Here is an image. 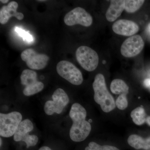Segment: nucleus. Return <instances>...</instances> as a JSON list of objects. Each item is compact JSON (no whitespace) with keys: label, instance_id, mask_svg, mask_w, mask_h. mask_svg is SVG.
Returning <instances> with one entry per match:
<instances>
[{"label":"nucleus","instance_id":"nucleus-1","mask_svg":"<svg viewBox=\"0 0 150 150\" xmlns=\"http://www.w3.org/2000/svg\"><path fill=\"white\" fill-rule=\"evenodd\" d=\"M86 110L82 105L77 103L72 105L69 112L70 118L73 121L69 135L74 142H83L91 131V125L86 120Z\"/></svg>","mask_w":150,"mask_h":150},{"label":"nucleus","instance_id":"nucleus-2","mask_svg":"<svg viewBox=\"0 0 150 150\" xmlns=\"http://www.w3.org/2000/svg\"><path fill=\"white\" fill-rule=\"evenodd\" d=\"M93 87L94 92V99L100 105L103 111L109 112L114 110L116 106L115 102L108 89L103 75L98 74L96 76Z\"/></svg>","mask_w":150,"mask_h":150},{"label":"nucleus","instance_id":"nucleus-3","mask_svg":"<svg viewBox=\"0 0 150 150\" xmlns=\"http://www.w3.org/2000/svg\"><path fill=\"white\" fill-rule=\"evenodd\" d=\"M22 115L20 112L13 111L8 113H0V135L8 138L15 134L21 122Z\"/></svg>","mask_w":150,"mask_h":150},{"label":"nucleus","instance_id":"nucleus-4","mask_svg":"<svg viewBox=\"0 0 150 150\" xmlns=\"http://www.w3.org/2000/svg\"><path fill=\"white\" fill-rule=\"evenodd\" d=\"M76 58L81 67L88 71H94L99 63V57L96 52L87 46H81L76 52Z\"/></svg>","mask_w":150,"mask_h":150},{"label":"nucleus","instance_id":"nucleus-5","mask_svg":"<svg viewBox=\"0 0 150 150\" xmlns=\"http://www.w3.org/2000/svg\"><path fill=\"white\" fill-rule=\"evenodd\" d=\"M57 73L61 77L74 85H80L83 82L82 74L72 63L61 61L56 66Z\"/></svg>","mask_w":150,"mask_h":150},{"label":"nucleus","instance_id":"nucleus-6","mask_svg":"<svg viewBox=\"0 0 150 150\" xmlns=\"http://www.w3.org/2000/svg\"><path fill=\"white\" fill-rule=\"evenodd\" d=\"M53 100L46 101L44 105V111L47 115H51L56 112L62 113L65 106L69 102V98L66 92L61 88L57 89L52 95Z\"/></svg>","mask_w":150,"mask_h":150},{"label":"nucleus","instance_id":"nucleus-7","mask_svg":"<svg viewBox=\"0 0 150 150\" xmlns=\"http://www.w3.org/2000/svg\"><path fill=\"white\" fill-rule=\"evenodd\" d=\"M64 21L68 26L80 24L85 27H89L92 24L93 18L84 9L77 7L65 15Z\"/></svg>","mask_w":150,"mask_h":150},{"label":"nucleus","instance_id":"nucleus-8","mask_svg":"<svg viewBox=\"0 0 150 150\" xmlns=\"http://www.w3.org/2000/svg\"><path fill=\"white\" fill-rule=\"evenodd\" d=\"M21 58L28 67L34 70L44 69L48 64L49 58L47 55L38 54L34 49L28 48L22 52Z\"/></svg>","mask_w":150,"mask_h":150},{"label":"nucleus","instance_id":"nucleus-9","mask_svg":"<svg viewBox=\"0 0 150 150\" xmlns=\"http://www.w3.org/2000/svg\"><path fill=\"white\" fill-rule=\"evenodd\" d=\"M144 46V40L140 35H132L123 42L121 48V53L124 57L130 58L140 54Z\"/></svg>","mask_w":150,"mask_h":150},{"label":"nucleus","instance_id":"nucleus-10","mask_svg":"<svg viewBox=\"0 0 150 150\" xmlns=\"http://www.w3.org/2000/svg\"><path fill=\"white\" fill-rule=\"evenodd\" d=\"M112 30L118 35L131 36L137 33L139 27L134 22L126 19H121L115 22L112 25Z\"/></svg>","mask_w":150,"mask_h":150},{"label":"nucleus","instance_id":"nucleus-11","mask_svg":"<svg viewBox=\"0 0 150 150\" xmlns=\"http://www.w3.org/2000/svg\"><path fill=\"white\" fill-rule=\"evenodd\" d=\"M18 4L15 1H11L7 6H3L0 10V23L6 24L10 18L14 16L19 20H22L24 18L23 14L17 11Z\"/></svg>","mask_w":150,"mask_h":150},{"label":"nucleus","instance_id":"nucleus-12","mask_svg":"<svg viewBox=\"0 0 150 150\" xmlns=\"http://www.w3.org/2000/svg\"><path fill=\"white\" fill-rule=\"evenodd\" d=\"M110 1V5L105 13V17L108 21L111 22L115 21L125 10V1L111 0Z\"/></svg>","mask_w":150,"mask_h":150},{"label":"nucleus","instance_id":"nucleus-13","mask_svg":"<svg viewBox=\"0 0 150 150\" xmlns=\"http://www.w3.org/2000/svg\"><path fill=\"white\" fill-rule=\"evenodd\" d=\"M33 129V124L30 120L28 119L23 120L20 123L14 135V140L17 142H23Z\"/></svg>","mask_w":150,"mask_h":150},{"label":"nucleus","instance_id":"nucleus-14","mask_svg":"<svg viewBox=\"0 0 150 150\" xmlns=\"http://www.w3.org/2000/svg\"><path fill=\"white\" fill-rule=\"evenodd\" d=\"M128 143L132 147L136 149H150V137L144 138L137 134H133L129 136Z\"/></svg>","mask_w":150,"mask_h":150},{"label":"nucleus","instance_id":"nucleus-15","mask_svg":"<svg viewBox=\"0 0 150 150\" xmlns=\"http://www.w3.org/2000/svg\"><path fill=\"white\" fill-rule=\"evenodd\" d=\"M111 92L115 94L127 95L129 92V87L120 79H115L111 82L110 85Z\"/></svg>","mask_w":150,"mask_h":150},{"label":"nucleus","instance_id":"nucleus-16","mask_svg":"<svg viewBox=\"0 0 150 150\" xmlns=\"http://www.w3.org/2000/svg\"><path fill=\"white\" fill-rule=\"evenodd\" d=\"M131 116L134 123L138 126H141L146 123L147 117L145 109L142 107H137L132 110Z\"/></svg>","mask_w":150,"mask_h":150},{"label":"nucleus","instance_id":"nucleus-17","mask_svg":"<svg viewBox=\"0 0 150 150\" xmlns=\"http://www.w3.org/2000/svg\"><path fill=\"white\" fill-rule=\"evenodd\" d=\"M37 74L34 71L29 69L24 70L23 71L21 76V83L25 87L32 85L37 81Z\"/></svg>","mask_w":150,"mask_h":150},{"label":"nucleus","instance_id":"nucleus-18","mask_svg":"<svg viewBox=\"0 0 150 150\" xmlns=\"http://www.w3.org/2000/svg\"><path fill=\"white\" fill-rule=\"evenodd\" d=\"M43 88L44 84L43 83L37 81L32 85L25 87L23 91V93L25 96H30L41 91Z\"/></svg>","mask_w":150,"mask_h":150},{"label":"nucleus","instance_id":"nucleus-19","mask_svg":"<svg viewBox=\"0 0 150 150\" xmlns=\"http://www.w3.org/2000/svg\"><path fill=\"white\" fill-rule=\"evenodd\" d=\"M144 1L143 0H126L125 10L129 13L135 12L142 7Z\"/></svg>","mask_w":150,"mask_h":150},{"label":"nucleus","instance_id":"nucleus-20","mask_svg":"<svg viewBox=\"0 0 150 150\" xmlns=\"http://www.w3.org/2000/svg\"><path fill=\"white\" fill-rule=\"evenodd\" d=\"M85 150H120L118 148L110 145H101L94 142H91Z\"/></svg>","mask_w":150,"mask_h":150},{"label":"nucleus","instance_id":"nucleus-21","mask_svg":"<svg viewBox=\"0 0 150 150\" xmlns=\"http://www.w3.org/2000/svg\"><path fill=\"white\" fill-rule=\"evenodd\" d=\"M115 105L118 109L124 110L128 106V101L126 95H120L115 101Z\"/></svg>","mask_w":150,"mask_h":150},{"label":"nucleus","instance_id":"nucleus-22","mask_svg":"<svg viewBox=\"0 0 150 150\" xmlns=\"http://www.w3.org/2000/svg\"><path fill=\"white\" fill-rule=\"evenodd\" d=\"M15 31L20 36L23 38V40L25 42L30 43L33 40L32 35H30L29 32L25 31L24 30L16 27L15 28Z\"/></svg>","mask_w":150,"mask_h":150},{"label":"nucleus","instance_id":"nucleus-23","mask_svg":"<svg viewBox=\"0 0 150 150\" xmlns=\"http://www.w3.org/2000/svg\"><path fill=\"white\" fill-rule=\"evenodd\" d=\"M38 141V138L37 136L34 135H29L25 139L23 142L26 144L27 148H28L35 146Z\"/></svg>","mask_w":150,"mask_h":150},{"label":"nucleus","instance_id":"nucleus-24","mask_svg":"<svg viewBox=\"0 0 150 150\" xmlns=\"http://www.w3.org/2000/svg\"><path fill=\"white\" fill-rule=\"evenodd\" d=\"M144 83L145 86L150 88V79H145Z\"/></svg>","mask_w":150,"mask_h":150},{"label":"nucleus","instance_id":"nucleus-25","mask_svg":"<svg viewBox=\"0 0 150 150\" xmlns=\"http://www.w3.org/2000/svg\"><path fill=\"white\" fill-rule=\"evenodd\" d=\"M38 150H52L48 146H43L40 148Z\"/></svg>","mask_w":150,"mask_h":150},{"label":"nucleus","instance_id":"nucleus-26","mask_svg":"<svg viewBox=\"0 0 150 150\" xmlns=\"http://www.w3.org/2000/svg\"><path fill=\"white\" fill-rule=\"evenodd\" d=\"M146 123L148 124V126H150V116H148L147 117Z\"/></svg>","mask_w":150,"mask_h":150},{"label":"nucleus","instance_id":"nucleus-27","mask_svg":"<svg viewBox=\"0 0 150 150\" xmlns=\"http://www.w3.org/2000/svg\"><path fill=\"white\" fill-rule=\"evenodd\" d=\"M8 0H1V2L3 4H6V3L8 2Z\"/></svg>","mask_w":150,"mask_h":150},{"label":"nucleus","instance_id":"nucleus-28","mask_svg":"<svg viewBox=\"0 0 150 150\" xmlns=\"http://www.w3.org/2000/svg\"><path fill=\"white\" fill-rule=\"evenodd\" d=\"M0 139H0V140H1V143H1V144H2V139H1V138Z\"/></svg>","mask_w":150,"mask_h":150},{"label":"nucleus","instance_id":"nucleus-29","mask_svg":"<svg viewBox=\"0 0 150 150\" xmlns=\"http://www.w3.org/2000/svg\"></svg>","mask_w":150,"mask_h":150},{"label":"nucleus","instance_id":"nucleus-30","mask_svg":"<svg viewBox=\"0 0 150 150\" xmlns=\"http://www.w3.org/2000/svg\"><path fill=\"white\" fill-rule=\"evenodd\" d=\"M149 30H150V24L149 25Z\"/></svg>","mask_w":150,"mask_h":150},{"label":"nucleus","instance_id":"nucleus-31","mask_svg":"<svg viewBox=\"0 0 150 150\" xmlns=\"http://www.w3.org/2000/svg\"><path fill=\"white\" fill-rule=\"evenodd\" d=\"M149 150H150V149Z\"/></svg>","mask_w":150,"mask_h":150}]
</instances>
